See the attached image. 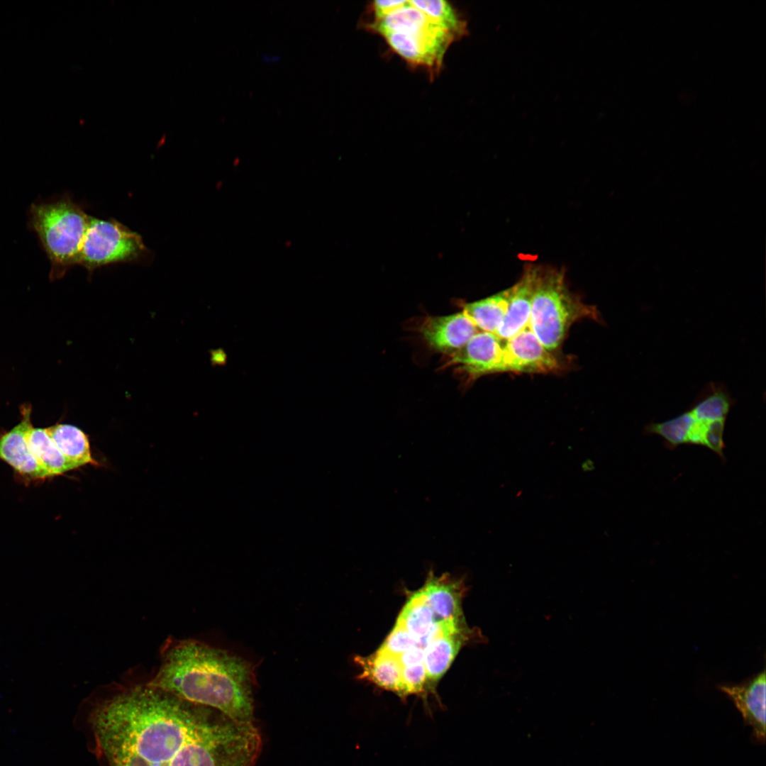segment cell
I'll list each match as a JSON object with an SVG mask.
<instances>
[{
	"label": "cell",
	"mask_w": 766,
	"mask_h": 766,
	"mask_svg": "<svg viewBox=\"0 0 766 766\" xmlns=\"http://www.w3.org/2000/svg\"><path fill=\"white\" fill-rule=\"evenodd\" d=\"M91 720L109 766H254L261 750L254 723L148 684L107 699Z\"/></svg>",
	"instance_id": "obj_1"
},
{
	"label": "cell",
	"mask_w": 766,
	"mask_h": 766,
	"mask_svg": "<svg viewBox=\"0 0 766 766\" xmlns=\"http://www.w3.org/2000/svg\"><path fill=\"white\" fill-rule=\"evenodd\" d=\"M149 685L185 701L254 723L253 671L250 662L194 640L171 642Z\"/></svg>",
	"instance_id": "obj_2"
},
{
	"label": "cell",
	"mask_w": 766,
	"mask_h": 766,
	"mask_svg": "<svg viewBox=\"0 0 766 766\" xmlns=\"http://www.w3.org/2000/svg\"><path fill=\"white\" fill-rule=\"evenodd\" d=\"M598 318L596 307L568 289L564 272L536 265L528 327L546 349L556 353L572 324Z\"/></svg>",
	"instance_id": "obj_3"
},
{
	"label": "cell",
	"mask_w": 766,
	"mask_h": 766,
	"mask_svg": "<svg viewBox=\"0 0 766 766\" xmlns=\"http://www.w3.org/2000/svg\"><path fill=\"white\" fill-rule=\"evenodd\" d=\"M32 212L34 228L51 261L62 269L79 265L89 216L68 199L35 206Z\"/></svg>",
	"instance_id": "obj_4"
},
{
	"label": "cell",
	"mask_w": 766,
	"mask_h": 766,
	"mask_svg": "<svg viewBox=\"0 0 766 766\" xmlns=\"http://www.w3.org/2000/svg\"><path fill=\"white\" fill-rule=\"evenodd\" d=\"M148 255L138 233L115 219L89 216L79 262L89 273L110 264L140 261Z\"/></svg>",
	"instance_id": "obj_5"
},
{
	"label": "cell",
	"mask_w": 766,
	"mask_h": 766,
	"mask_svg": "<svg viewBox=\"0 0 766 766\" xmlns=\"http://www.w3.org/2000/svg\"><path fill=\"white\" fill-rule=\"evenodd\" d=\"M448 356V366H455L472 379L507 372L504 340L494 333L479 331L461 348Z\"/></svg>",
	"instance_id": "obj_6"
},
{
	"label": "cell",
	"mask_w": 766,
	"mask_h": 766,
	"mask_svg": "<svg viewBox=\"0 0 766 766\" xmlns=\"http://www.w3.org/2000/svg\"><path fill=\"white\" fill-rule=\"evenodd\" d=\"M388 45L408 62L425 67L433 74L442 65L443 56L457 37L447 30L418 34L384 33Z\"/></svg>",
	"instance_id": "obj_7"
},
{
	"label": "cell",
	"mask_w": 766,
	"mask_h": 766,
	"mask_svg": "<svg viewBox=\"0 0 766 766\" xmlns=\"http://www.w3.org/2000/svg\"><path fill=\"white\" fill-rule=\"evenodd\" d=\"M507 372L529 374L557 372L563 362L546 349L529 327L504 340Z\"/></svg>",
	"instance_id": "obj_8"
},
{
	"label": "cell",
	"mask_w": 766,
	"mask_h": 766,
	"mask_svg": "<svg viewBox=\"0 0 766 766\" xmlns=\"http://www.w3.org/2000/svg\"><path fill=\"white\" fill-rule=\"evenodd\" d=\"M765 670L738 684H721L725 693L740 711L745 725L752 728L751 738L755 743L765 742Z\"/></svg>",
	"instance_id": "obj_9"
},
{
	"label": "cell",
	"mask_w": 766,
	"mask_h": 766,
	"mask_svg": "<svg viewBox=\"0 0 766 766\" xmlns=\"http://www.w3.org/2000/svg\"><path fill=\"white\" fill-rule=\"evenodd\" d=\"M479 331L463 311L446 316L427 317L420 328L421 334L427 344L446 355L461 348Z\"/></svg>",
	"instance_id": "obj_10"
},
{
	"label": "cell",
	"mask_w": 766,
	"mask_h": 766,
	"mask_svg": "<svg viewBox=\"0 0 766 766\" xmlns=\"http://www.w3.org/2000/svg\"><path fill=\"white\" fill-rule=\"evenodd\" d=\"M32 426L30 409H23L21 422L0 435V460L10 465L27 482L44 480L50 477L31 453L26 435Z\"/></svg>",
	"instance_id": "obj_11"
},
{
	"label": "cell",
	"mask_w": 766,
	"mask_h": 766,
	"mask_svg": "<svg viewBox=\"0 0 766 766\" xmlns=\"http://www.w3.org/2000/svg\"><path fill=\"white\" fill-rule=\"evenodd\" d=\"M536 265H528L520 279L511 287L504 319L495 335L508 340L528 327Z\"/></svg>",
	"instance_id": "obj_12"
},
{
	"label": "cell",
	"mask_w": 766,
	"mask_h": 766,
	"mask_svg": "<svg viewBox=\"0 0 766 766\" xmlns=\"http://www.w3.org/2000/svg\"><path fill=\"white\" fill-rule=\"evenodd\" d=\"M420 592L437 621L460 618L461 589L459 583L444 577H435L430 574Z\"/></svg>",
	"instance_id": "obj_13"
},
{
	"label": "cell",
	"mask_w": 766,
	"mask_h": 766,
	"mask_svg": "<svg viewBox=\"0 0 766 766\" xmlns=\"http://www.w3.org/2000/svg\"><path fill=\"white\" fill-rule=\"evenodd\" d=\"M45 431L72 470L88 464L97 465L91 455L88 435L79 428L57 423Z\"/></svg>",
	"instance_id": "obj_14"
},
{
	"label": "cell",
	"mask_w": 766,
	"mask_h": 766,
	"mask_svg": "<svg viewBox=\"0 0 766 766\" xmlns=\"http://www.w3.org/2000/svg\"><path fill=\"white\" fill-rule=\"evenodd\" d=\"M510 289L474 302L465 303L462 311L480 331L495 334L506 316Z\"/></svg>",
	"instance_id": "obj_15"
},
{
	"label": "cell",
	"mask_w": 766,
	"mask_h": 766,
	"mask_svg": "<svg viewBox=\"0 0 766 766\" xmlns=\"http://www.w3.org/2000/svg\"><path fill=\"white\" fill-rule=\"evenodd\" d=\"M26 439L33 457L50 477L72 470L45 428H34L32 426L26 433Z\"/></svg>",
	"instance_id": "obj_16"
},
{
	"label": "cell",
	"mask_w": 766,
	"mask_h": 766,
	"mask_svg": "<svg viewBox=\"0 0 766 766\" xmlns=\"http://www.w3.org/2000/svg\"><path fill=\"white\" fill-rule=\"evenodd\" d=\"M357 660L362 667V677L401 696V666L397 657L379 650L368 658H357Z\"/></svg>",
	"instance_id": "obj_17"
},
{
	"label": "cell",
	"mask_w": 766,
	"mask_h": 766,
	"mask_svg": "<svg viewBox=\"0 0 766 766\" xmlns=\"http://www.w3.org/2000/svg\"><path fill=\"white\" fill-rule=\"evenodd\" d=\"M462 636L460 633L443 635L426 645L423 664L428 679L437 681L444 675L459 651Z\"/></svg>",
	"instance_id": "obj_18"
},
{
	"label": "cell",
	"mask_w": 766,
	"mask_h": 766,
	"mask_svg": "<svg viewBox=\"0 0 766 766\" xmlns=\"http://www.w3.org/2000/svg\"><path fill=\"white\" fill-rule=\"evenodd\" d=\"M435 622H438L435 616L420 591L409 599L396 621L418 642L428 633Z\"/></svg>",
	"instance_id": "obj_19"
},
{
	"label": "cell",
	"mask_w": 766,
	"mask_h": 766,
	"mask_svg": "<svg viewBox=\"0 0 766 766\" xmlns=\"http://www.w3.org/2000/svg\"><path fill=\"white\" fill-rule=\"evenodd\" d=\"M409 3L457 38L466 33V22L443 0H413Z\"/></svg>",
	"instance_id": "obj_20"
},
{
	"label": "cell",
	"mask_w": 766,
	"mask_h": 766,
	"mask_svg": "<svg viewBox=\"0 0 766 766\" xmlns=\"http://www.w3.org/2000/svg\"><path fill=\"white\" fill-rule=\"evenodd\" d=\"M689 421L684 412L662 422H651L645 426L643 434L657 435L663 438L665 446L673 450L678 445L687 444Z\"/></svg>",
	"instance_id": "obj_21"
},
{
	"label": "cell",
	"mask_w": 766,
	"mask_h": 766,
	"mask_svg": "<svg viewBox=\"0 0 766 766\" xmlns=\"http://www.w3.org/2000/svg\"><path fill=\"white\" fill-rule=\"evenodd\" d=\"M416 646H419L418 640L404 627L396 623L379 650L398 657Z\"/></svg>",
	"instance_id": "obj_22"
},
{
	"label": "cell",
	"mask_w": 766,
	"mask_h": 766,
	"mask_svg": "<svg viewBox=\"0 0 766 766\" xmlns=\"http://www.w3.org/2000/svg\"><path fill=\"white\" fill-rule=\"evenodd\" d=\"M426 677V671L423 663L401 667V696L422 692Z\"/></svg>",
	"instance_id": "obj_23"
},
{
	"label": "cell",
	"mask_w": 766,
	"mask_h": 766,
	"mask_svg": "<svg viewBox=\"0 0 766 766\" xmlns=\"http://www.w3.org/2000/svg\"><path fill=\"white\" fill-rule=\"evenodd\" d=\"M406 1H407L397 0H378L374 1L372 5V10L374 13V18L373 22L381 20L387 15L404 6Z\"/></svg>",
	"instance_id": "obj_24"
},
{
	"label": "cell",
	"mask_w": 766,
	"mask_h": 766,
	"mask_svg": "<svg viewBox=\"0 0 766 766\" xmlns=\"http://www.w3.org/2000/svg\"><path fill=\"white\" fill-rule=\"evenodd\" d=\"M401 667L423 663L424 649L416 646L397 657Z\"/></svg>",
	"instance_id": "obj_25"
},
{
	"label": "cell",
	"mask_w": 766,
	"mask_h": 766,
	"mask_svg": "<svg viewBox=\"0 0 766 766\" xmlns=\"http://www.w3.org/2000/svg\"><path fill=\"white\" fill-rule=\"evenodd\" d=\"M592 467H594V464H593V462L592 461H590L588 464H587L586 462H585L584 463V465H582V467H583L584 471L586 470L587 467H590V469H592L591 468Z\"/></svg>",
	"instance_id": "obj_26"
}]
</instances>
